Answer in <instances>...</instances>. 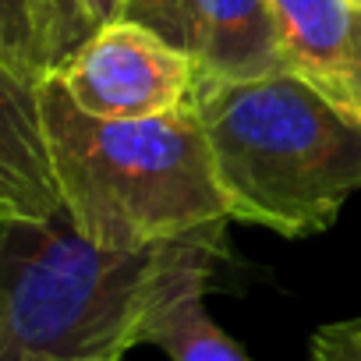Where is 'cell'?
Returning a JSON list of instances; mask_svg holds the SVG:
<instances>
[{
    "instance_id": "8992f818",
    "label": "cell",
    "mask_w": 361,
    "mask_h": 361,
    "mask_svg": "<svg viewBox=\"0 0 361 361\" xmlns=\"http://www.w3.org/2000/svg\"><path fill=\"white\" fill-rule=\"evenodd\" d=\"M61 206L39 82L0 57V220H47Z\"/></svg>"
},
{
    "instance_id": "30bf717a",
    "label": "cell",
    "mask_w": 361,
    "mask_h": 361,
    "mask_svg": "<svg viewBox=\"0 0 361 361\" xmlns=\"http://www.w3.org/2000/svg\"><path fill=\"white\" fill-rule=\"evenodd\" d=\"M0 57L32 82H43L50 75L29 0H0Z\"/></svg>"
},
{
    "instance_id": "9c48e42d",
    "label": "cell",
    "mask_w": 361,
    "mask_h": 361,
    "mask_svg": "<svg viewBox=\"0 0 361 361\" xmlns=\"http://www.w3.org/2000/svg\"><path fill=\"white\" fill-rule=\"evenodd\" d=\"M29 4H32V15H36V29H39L50 71L61 61H68L96 32V22L85 11L82 0H29Z\"/></svg>"
},
{
    "instance_id": "52a82bcc",
    "label": "cell",
    "mask_w": 361,
    "mask_h": 361,
    "mask_svg": "<svg viewBox=\"0 0 361 361\" xmlns=\"http://www.w3.org/2000/svg\"><path fill=\"white\" fill-rule=\"evenodd\" d=\"M192 57L199 82L231 85L287 71L273 0H199Z\"/></svg>"
},
{
    "instance_id": "ba28073f",
    "label": "cell",
    "mask_w": 361,
    "mask_h": 361,
    "mask_svg": "<svg viewBox=\"0 0 361 361\" xmlns=\"http://www.w3.org/2000/svg\"><path fill=\"white\" fill-rule=\"evenodd\" d=\"M206 290H180L156 308L145 329V343L159 347L170 361H252L206 312Z\"/></svg>"
},
{
    "instance_id": "8fae6325",
    "label": "cell",
    "mask_w": 361,
    "mask_h": 361,
    "mask_svg": "<svg viewBox=\"0 0 361 361\" xmlns=\"http://www.w3.org/2000/svg\"><path fill=\"white\" fill-rule=\"evenodd\" d=\"M195 4L199 0H121V15L124 22H138L163 36L166 43L180 47L192 54L195 43Z\"/></svg>"
},
{
    "instance_id": "277c9868",
    "label": "cell",
    "mask_w": 361,
    "mask_h": 361,
    "mask_svg": "<svg viewBox=\"0 0 361 361\" xmlns=\"http://www.w3.org/2000/svg\"><path fill=\"white\" fill-rule=\"evenodd\" d=\"M50 75L82 114L103 121L185 114L195 110L199 96L195 57L124 18L99 25Z\"/></svg>"
},
{
    "instance_id": "7a4b0ae2",
    "label": "cell",
    "mask_w": 361,
    "mask_h": 361,
    "mask_svg": "<svg viewBox=\"0 0 361 361\" xmlns=\"http://www.w3.org/2000/svg\"><path fill=\"white\" fill-rule=\"evenodd\" d=\"M54 177L71 224L103 248H149L234 224L195 110L103 121L82 114L61 82H39Z\"/></svg>"
},
{
    "instance_id": "6da1fadb",
    "label": "cell",
    "mask_w": 361,
    "mask_h": 361,
    "mask_svg": "<svg viewBox=\"0 0 361 361\" xmlns=\"http://www.w3.org/2000/svg\"><path fill=\"white\" fill-rule=\"evenodd\" d=\"M227 262V224L121 252L89 241L61 206L0 220V361H124L180 290Z\"/></svg>"
},
{
    "instance_id": "5bb4252c",
    "label": "cell",
    "mask_w": 361,
    "mask_h": 361,
    "mask_svg": "<svg viewBox=\"0 0 361 361\" xmlns=\"http://www.w3.org/2000/svg\"><path fill=\"white\" fill-rule=\"evenodd\" d=\"M354 4H361V0H354Z\"/></svg>"
},
{
    "instance_id": "3957f363",
    "label": "cell",
    "mask_w": 361,
    "mask_h": 361,
    "mask_svg": "<svg viewBox=\"0 0 361 361\" xmlns=\"http://www.w3.org/2000/svg\"><path fill=\"white\" fill-rule=\"evenodd\" d=\"M195 114L231 220L298 241L322 234L361 192V114L290 71L199 82Z\"/></svg>"
},
{
    "instance_id": "5b68a950",
    "label": "cell",
    "mask_w": 361,
    "mask_h": 361,
    "mask_svg": "<svg viewBox=\"0 0 361 361\" xmlns=\"http://www.w3.org/2000/svg\"><path fill=\"white\" fill-rule=\"evenodd\" d=\"M287 71L361 114V4L273 0Z\"/></svg>"
},
{
    "instance_id": "4fadbf2b",
    "label": "cell",
    "mask_w": 361,
    "mask_h": 361,
    "mask_svg": "<svg viewBox=\"0 0 361 361\" xmlns=\"http://www.w3.org/2000/svg\"><path fill=\"white\" fill-rule=\"evenodd\" d=\"M82 4H85V11L92 15L96 29L106 25V22H114V18L121 15V0H82Z\"/></svg>"
},
{
    "instance_id": "7c38bea8",
    "label": "cell",
    "mask_w": 361,
    "mask_h": 361,
    "mask_svg": "<svg viewBox=\"0 0 361 361\" xmlns=\"http://www.w3.org/2000/svg\"><path fill=\"white\" fill-rule=\"evenodd\" d=\"M308 361H361V319L322 326L312 336Z\"/></svg>"
}]
</instances>
